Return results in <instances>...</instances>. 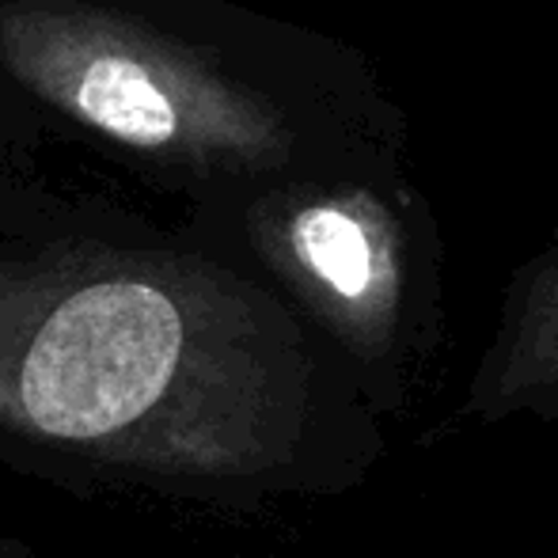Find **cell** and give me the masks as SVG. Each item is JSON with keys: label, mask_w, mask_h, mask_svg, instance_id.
I'll list each match as a JSON object with an SVG mask.
<instances>
[{"label": "cell", "mask_w": 558, "mask_h": 558, "mask_svg": "<svg viewBox=\"0 0 558 558\" xmlns=\"http://www.w3.org/2000/svg\"><path fill=\"white\" fill-rule=\"evenodd\" d=\"M463 418H532L558 429V251L509 278L498 324L463 391Z\"/></svg>", "instance_id": "cell-4"}, {"label": "cell", "mask_w": 558, "mask_h": 558, "mask_svg": "<svg viewBox=\"0 0 558 558\" xmlns=\"http://www.w3.org/2000/svg\"><path fill=\"white\" fill-rule=\"evenodd\" d=\"M0 422L232 483H357L380 422L293 312L221 270L0 263Z\"/></svg>", "instance_id": "cell-1"}, {"label": "cell", "mask_w": 558, "mask_h": 558, "mask_svg": "<svg viewBox=\"0 0 558 558\" xmlns=\"http://www.w3.org/2000/svg\"><path fill=\"white\" fill-rule=\"evenodd\" d=\"M263 240L365 403L411 411L445 342L441 243L418 194L384 179L296 191Z\"/></svg>", "instance_id": "cell-2"}, {"label": "cell", "mask_w": 558, "mask_h": 558, "mask_svg": "<svg viewBox=\"0 0 558 558\" xmlns=\"http://www.w3.org/2000/svg\"><path fill=\"white\" fill-rule=\"evenodd\" d=\"M0 58L50 107L137 153L217 168H278L293 153L266 99L111 15L15 4L0 12Z\"/></svg>", "instance_id": "cell-3"}]
</instances>
